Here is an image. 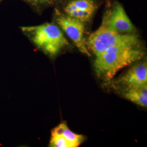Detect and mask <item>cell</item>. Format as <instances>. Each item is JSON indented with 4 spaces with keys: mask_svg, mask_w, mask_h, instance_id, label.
Returning <instances> with one entry per match:
<instances>
[{
    "mask_svg": "<svg viewBox=\"0 0 147 147\" xmlns=\"http://www.w3.org/2000/svg\"><path fill=\"white\" fill-rule=\"evenodd\" d=\"M145 55L139 45L110 47L96 56L94 67L99 79L109 83L120 69L140 60Z\"/></svg>",
    "mask_w": 147,
    "mask_h": 147,
    "instance_id": "6da1fadb",
    "label": "cell"
},
{
    "mask_svg": "<svg viewBox=\"0 0 147 147\" xmlns=\"http://www.w3.org/2000/svg\"><path fill=\"white\" fill-rule=\"evenodd\" d=\"M21 29L30 35L37 47L52 57L69 45L62 32L55 24L46 23L34 26L23 27Z\"/></svg>",
    "mask_w": 147,
    "mask_h": 147,
    "instance_id": "7a4b0ae2",
    "label": "cell"
},
{
    "mask_svg": "<svg viewBox=\"0 0 147 147\" xmlns=\"http://www.w3.org/2000/svg\"><path fill=\"white\" fill-rule=\"evenodd\" d=\"M86 44L88 50L95 56L100 55L110 47L120 45H140L139 37L134 34L120 33L110 28L102 19L101 26L89 37Z\"/></svg>",
    "mask_w": 147,
    "mask_h": 147,
    "instance_id": "3957f363",
    "label": "cell"
},
{
    "mask_svg": "<svg viewBox=\"0 0 147 147\" xmlns=\"http://www.w3.org/2000/svg\"><path fill=\"white\" fill-rule=\"evenodd\" d=\"M56 20L59 26L73 41L79 51L88 57L91 55L84 38V23L78 19L63 14L58 9L55 10Z\"/></svg>",
    "mask_w": 147,
    "mask_h": 147,
    "instance_id": "277c9868",
    "label": "cell"
},
{
    "mask_svg": "<svg viewBox=\"0 0 147 147\" xmlns=\"http://www.w3.org/2000/svg\"><path fill=\"white\" fill-rule=\"evenodd\" d=\"M113 84L115 88L121 87V90L147 85L146 61L134 65Z\"/></svg>",
    "mask_w": 147,
    "mask_h": 147,
    "instance_id": "5b68a950",
    "label": "cell"
},
{
    "mask_svg": "<svg viewBox=\"0 0 147 147\" xmlns=\"http://www.w3.org/2000/svg\"><path fill=\"white\" fill-rule=\"evenodd\" d=\"M103 19L110 28L122 34H132L135 31L134 27L123 7L117 4L112 11L106 12Z\"/></svg>",
    "mask_w": 147,
    "mask_h": 147,
    "instance_id": "8992f818",
    "label": "cell"
},
{
    "mask_svg": "<svg viewBox=\"0 0 147 147\" xmlns=\"http://www.w3.org/2000/svg\"><path fill=\"white\" fill-rule=\"evenodd\" d=\"M97 8L94 0H70L63 10L67 15L85 23L90 21Z\"/></svg>",
    "mask_w": 147,
    "mask_h": 147,
    "instance_id": "52a82bcc",
    "label": "cell"
},
{
    "mask_svg": "<svg viewBox=\"0 0 147 147\" xmlns=\"http://www.w3.org/2000/svg\"><path fill=\"white\" fill-rule=\"evenodd\" d=\"M123 97L143 107L147 106V85L121 90Z\"/></svg>",
    "mask_w": 147,
    "mask_h": 147,
    "instance_id": "ba28073f",
    "label": "cell"
},
{
    "mask_svg": "<svg viewBox=\"0 0 147 147\" xmlns=\"http://www.w3.org/2000/svg\"><path fill=\"white\" fill-rule=\"evenodd\" d=\"M51 134L61 135L71 144L72 147L79 146L85 139L83 135L75 134L71 131L65 122L61 123L53 129Z\"/></svg>",
    "mask_w": 147,
    "mask_h": 147,
    "instance_id": "9c48e42d",
    "label": "cell"
},
{
    "mask_svg": "<svg viewBox=\"0 0 147 147\" xmlns=\"http://www.w3.org/2000/svg\"><path fill=\"white\" fill-rule=\"evenodd\" d=\"M49 146L51 147H72L71 144L61 135L51 134Z\"/></svg>",
    "mask_w": 147,
    "mask_h": 147,
    "instance_id": "30bf717a",
    "label": "cell"
},
{
    "mask_svg": "<svg viewBox=\"0 0 147 147\" xmlns=\"http://www.w3.org/2000/svg\"><path fill=\"white\" fill-rule=\"evenodd\" d=\"M24 1L30 3L33 5H38L47 3L53 0H24Z\"/></svg>",
    "mask_w": 147,
    "mask_h": 147,
    "instance_id": "8fae6325",
    "label": "cell"
},
{
    "mask_svg": "<svg viewBox=\"0 0 147 147\" xmlns=\"http://www.w3.org/2000/svg\"><path fill=\"white\" fill-rule=\"evenodd\" d=\"M1 1V0H0V1Z\"/></svg>",
    "mask_w": 147,
    "mask_h": 147,
    "instance_id": "7c38bea8",
    "label": "cell"
}]
</instances>
